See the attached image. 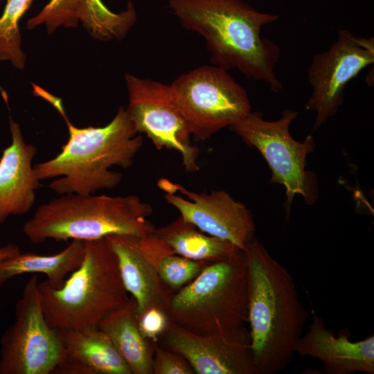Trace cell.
<instances>
[{
    "label": "cell",
    "instance_id": "cell-25",
    "mask_svg": "<svg viewBox=\"0 0 374 374\" xmlns=\"http://www.w3.org/2000/svg\"><path fill=\"white\" fill-rule=\"evenodd\" d=\"M154 374H195L189 363L179 354L152 342Z\"/></svg>",
    "mask_w": 374,
    "mask_h": 374
},
{
    "label": "cell",
    "instance_id": "cell-26",
    "mask_svg": "<svg viewBox=\"0 0 374 374\" xmlns=\"http://www.w3.org/2000/svg\"><path fill=\"white\" fill-rule=\"evenodd\" d=\"M139 330L143 337L158 342L169 323L168 313L157 307H152L143 312L138 317Z\"/></svg>",
    "mask_w": 374,
    "mask_h": 374
},
{
    "label": "cell",
    "instance_id": "cell-23",
    "mask_svg": "<svg viewBox=\"0 0 374 374\" xmlns=\"http://www.w3.org/2000/svg\"><path fill=\"white\" fill-rule=\"evenodd\" d=\"M33 0H7L0 17V62L9 61L24 69L26 55L21 49L19 22Z\"/></svg>",
    "mask_w": 374,
    "mask_h": 374
},
{
    "label": "cell",
    "instance_id": "cell-16",
    "mask_svg": "<svg viewBox=\"0 0 374 374\" xmlns=\"http://www.w3.org/2000/svg\"><path fill=\"white\" fill-rule=\"evenodd\" d=\"M114 252L121 278L136 303L137 317L152 307L168 312L174 292L161 278L140 249L138 238L111 235L105 238Z\"/></svg>",
    "mask_w": 374,
    "mask_h": 374
},
{
    "label": "cell",
    "instance_id": "cell-4",
    "mask_svg": "<svg viewBox=\"0 0 374 374\" xmlns=\"http://www.w3.org/2000/svg\"><path fill=\"white\" fill-rule=\"evenodd\" d=\"M152 206L137 196L64 194L40 205L23 226L33 244L47 240L90 241L111 235L138 238L154 233Z\"/></svg>",
    "mask_w": 374,
    "mask_h": 374
},
{
    "label": "cell",
    "instance_id": "cell-11",
    "mask_svg": "<svg viewBox=\"0 0 374 374\" xmlns=\"http://www.w3.org/2000/svg\"><path fill=\"white\" fill-rule=\"evenodd\" d=\"M373 63L374 38L355 36L348 30H339L329 48L314 55L308 70L312 93L305 106L316 113L313 131L336 114L348 83Z\"/></svg>",
    "mask_w": 374,
    "mask_h": 374
},
{
    "label": "cell",
    "instance_id": "cell-15",
    "mask_svg": "<svg viewBox=\"0 0 374 374\" xmlns=\"http://www.w3.org/2000/svg\"><path fill=\"white\" fill-rule=\"evenodd\" d=\"M9 126L11 143L0 158V224L31 209L40 181L32 165L36 147L25 142L16 121L10 118Z\"/></svg>",
    "mask_w": 374,
    "mask_h": 374
},
{
    "label": "cell",
    "instance_id": "cell-22",
    "mask_svg": "<svg viewBox=\"0 0 374 374\" xmlns=\"http://www.w3.org/2000/svg\"><path fill=\"white\" fill-rule=\"evenodd\" d=\"M75 15L93 38L100 41L121 39L136 20V12L130 1L119 13L111 11L101 0H76Z\"/></svg>",
    "mask_w": 374,
    "mask_h": 374
},
{
    "label": "cell",
    "instance_id": "cell-14",
    "mask_svg": "<svg viewBox=\"0 0 374 374\" xmlns=\"http://www.w3.org/2000/svg\"><path fill=\"white\" fill-rule=\"evenodd\" d=\"M312 321L295 347V353L319 359L328 374L353 372L374 373V335L357 341L348 339V332L335 336L327 329L323 319L313 313Z\"/></svg>",
    "mask_w": 374,
    "mask_h": 374
},
{
    "label": "cell",
    "instance_id": "cell-12",
    "mask_svg": "<svg viewBox=\"0 0 374 374\" xmlns=\"http://www.w3.org/2000/svg\"><path fill=\"white\" fill-rule=\"evenodd\" d=\"M166 201L180 216L210 235L229 241L244 251L256 231L250 211L224 190L196 193L165 178L158 181Z\"/></svg>",
    "mask_w": 374,
    "mask_h": 374
},
{
    "label": "cell",
    "instance_id": "cell-21",
    "mask_svg": "<svg viewBox=\"0 0 374 374\" xmlns=\"http://www.w3.org/2000/svg\"><path fill=\"white\" fill-rule=\"evenodd\" d=\"M138 243L143 256L172 291L192 281L208 263L177 254L154 233L138 238Z\"/></svg>",
    "mask_w": 374,
    "mask_h": 374
},
{
    "label": "cell",
    "instance_id": "cell-7",
    "mask_svg": "<svg viewBox=\"0 0 374 374\" xmlns=\"http://www.w3.org/2000/svg\"><path fill=\"white\" fill-rule=\"evenodd\" d=\"M298 114L296 111L285 109L278 120L269 121L263 118L262 113L250 112L230 126L246 144L256 148L264 157L271 172L270 181L285 187L287 220L296 195L310 205L319 195L317 177L305 168L307 156L315 148L314 139L308 135L303 141H297L290 132V125Z\"/></svg>",
    "mask_w": 374,
    "mask_h": 374
},
{
    "label": "cell",
    "instance_id": "cell-27",
    "mask_svg": "<svg viewBox=\"0 0 374 374\" xmlns=\"http://www.w3.org/2000/svg\"><path fill=\"white\" fill-rule=\"evenodd\" d=\"M21 253L19 247L14 244H7L0 247V264L6 260Z\"/></svg>",
    "mask_w": 374,
    "mask_h": 374
},
{
    "label": "cell",
    "instance_id": "cell-24",
    "mask_svg": "<svg viewBox=\"0 0 374 374\" xmlns=\"http://www.w3.org/2000/svg\"><path fill=\"white\" fill-rule=\"evenodd\" d=\"M76 0H50L43 9L27 22L28 29L44 24L48 33L57 28L76 27L78 19L75 15Z\"/></svg>",
    "mask_w": 374,
    "mask_h": 374
},
{
    "label": "cell",
    "instance_id": "cell-13",
    "mask_svg": "<svg viewBox=\"0 0 374 374\" xmlns=\"http://www.w3.org/2000/svg\"><path fill=\"white\" fill-rule=\"evenodd\" d=\"M169 350L197 374H256L249 331L244 327L209 335L190 332L170 319L161 335Z\"/></svg>",
    "mask_w": 374,
    "mask_h": 374
},
{
    "label": "cell",
    "instance_id": "cell-8",
    "mask_svg": "<svg viewBox=\"0 0 374 374\" xmlns=\"http://www.w3.org/2000/svg\"><path fill=\"white\" fill-rule=\"evenodd\" d=\"M169 87L191 134L201 140L231 126L251 112L244 89L226 70L215 65L183 73Z\"/></svg>",
    "mask_w": 374,
    "mask_h": 374
},
{
    "label": "cell",
    "instance_id": "cell-20",
    "mask_svg": "<svg viewBox=\"0 0 374 374\" xmlns=\"http://www.w3.org/2000/svg\"><path fill=\"white\" fill-rule=\"evenodd\" d=\"M154 234L177 254L196 261L215 262L241 250L229 241L201 231L181 216L156 229Z\"/></svg>",
    "mask_w": 374,
    "mask_h": 374
},
{
    "label": "cell",
    "instance_id": "cell-1",
    "mask_svg": "<svg viewBox=\"0 0 374 374\" xmlns=\"http://www.w3.org/2000/svg\"><path fill=\"white\" fill-rule=\"evenodd\" d=\"M168 4L184 28L205 39L213 65L263 81L274 93L283 89L274 71L280 49L260 36L262 26L278 15L260 12L242 0H168Z\"/></svg>",
    "mask_w": 374,
    "mask_h": 374
},
{
    "label": "cell",
    "instance_id": "cell-6",
    "mask_svg": "<svg viewBox=\"0 0 374 374\" xmlns=\"http://www.w3.org/2000/svg\"><path fill=\"white\" fill-rule=\"evenodd\" d=\"M167 313L171 321L200 335L244 326L248 274L244 251L208 262L192 281L174 292Z\"/></svg>",
    "mask_w": 374,
    "mask_h": 374
},
{
    "label": "cell",
    "instance_id": "cell-19",
    "mask_svg": "<svg viewBox=\"0 0 374 374\" xmlns=\"http://www.w3.org/2000/svg\"><path fill=\"white\" fill-rule=\"evenodd\" d=\"M84 248V241L73 240L55 254L21 252L0 264V287L6 281L24 274H43L52 286L59 287L66 276L81 263Z\"/></svg>",
    "mask_w": 374,
    "mask_h": 374
},
{
    "label": "cell",
    "instance_id": "cell-2",
    "mask_svg": "<svg viewBox=\"0 0 374 374\" xmlns=\"http://www.w3.org/2000/svg\"><path fill=\"white\" fill-rule=\"evenodd\" d=\"M37 95L62 115L69 139L54 158L33 166L35 176L39 180L59 177L48 187L60 195H90L116 188L122 175L109 168L130 167L143 143L126 109L121 107L103 127H77L69 121L61 99L40 87L35 90Z\"/></svg>",
    "mask_w": 374,
    "mask_h": 374
},
{
    "label": "cell",
    "instance_id": "cell-9",
    "mask_svg": "<svg viewBox=\"0 0 374 374\" xmlns=\"http://www.w3.org/2000/svg\"><path fill=\"white\" fill-rule=\"evenodd\" d=\"M38 278L32 276L15 305V321L1 339L0 374H51L65 359L57 330L47 323Z\"/></svg>",
    "mask_w": 374,
    "mask_h": 374
},
{
    "label": "cell",
    "instance_id": "cell-3",
    "mask_svg": "<svg viewBox=\"0 0 374 374\" xmlns=\"http://www.w3.org/2000/svg\"><path fill=\"white\" fill-rule=\"evenodd\" d=\"M248 274V322L256 374H275L292 362L308 312L286 268L257 240L244 251Z\"/></svg>",
    "mask_w": 374,
    "mask_h": 374
},
{
    "label": "cell",
    "instance_id": "cell-18",
    "mask_svg": "<svg viewBox=\"0 0 374 374\" xmlns=\"http://www.w3.org/2000/svg\"><path fill=\"white\" fill-rule=\"evenodd\" d=\"M98 327L109 337L132 374H153L152 343L139 330L132 296L109 313Z\"/></svg>",
    "mask_w": 374,
    "mask_h": 374
},
{
    "label": "cell",
    "instance_id": "cell-5",
    "mask_svg": "<svg viewBox=\"0 0 374 374\" xmlns=\"http://www.w3.org/2000/svg\"><path fill=\"white\" fill-rule=\"evenodd\" d=\"M84 243L81 263L60 287H55L47 280L38 283L45 319L55 330L98 327L130 298L116 256L106 238Z\"/></svg>",
    "mask_w": 374,
    "mask_h": 374
},
{
    "label": "cell",
    "instance_id": "cell-28",
    "mask_svg": "<svg viewBox=\"0 0 374 374\" xmlns=\"http://www.w3.org/2000/svg\"><path fill=\"white\" fill-rule=\"evenodd\" d=\"M0 1H1V0H0Z\"/></svg>",
    "mask_w": 374,
    "mask_h": 374
},
{
    "label": "cell",
    "instance_id": "cell-17",
    "mask_svg": "<svg viewBox=\"0 0 374 374\" xmlns=\"http://www.w3.org/2000/svg\"><path fill=\"white\" fill-rule=\"evenodd\" d=\"M56 330L65 359L54 373L132 374L109 337L98 327Z\"/></svg>",
    "mask_w": 374,
    "mask_h": 374
},
{
    "label": "cell",
    "instance_id": "cell-10",
    "mask_svg": "<svg viewBox=\"0 0 374 374\" xmlns=\"http://www.w3.org/2000/svg\"><path fill=\"white\" fill-rule=\"evenodd\" d=\"M125 80L129 95L126 110L138 134L144 133L159 150L179 152L186 172L198 171L199 148L190 144V130L169 84L129 73Z\"/></svg>",
    "mask_w": 374,
    "mask_h": 374
}]
</instances>
